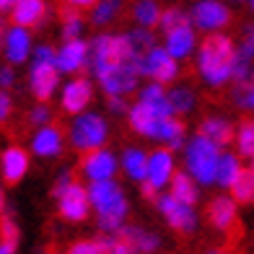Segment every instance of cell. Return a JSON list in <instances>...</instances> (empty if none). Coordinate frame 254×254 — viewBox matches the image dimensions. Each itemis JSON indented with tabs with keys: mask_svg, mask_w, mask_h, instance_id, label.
<instances>
[{
	"mask_svg": "<svg viewBox=\"0 0 254 254\" xmlns=\"http://www.w3.org/2000/svg\"><path fill=\"white\" fill-rule=\"evenodd\" d=\"M194 70L200 80L210 88H223L231 83L236 60V42L223 31L205 34L194 47Z\"/></svg>",
	"mask_w": 254,
	"mask_h": 254,
	"instance_id": "obj_1",
	"label": "cell"
},
{
	"mask_svg": "<svg viewBox=\"0 0 254 254\" xmlns=\"http://www.w3.org/2000/svg\"><path fill=\"white\" fill-rule=\"evenodd\" d=\"M91 210L96 213V226L101 234H117L125 226L127 213H130V202L127 194L120 187L117 179H101V182H88L86 184Z\"/></svg>",
	"mask_w": 254,
	"mask_h": 254,
	"instance_id": "obj_2",
	"label": "cell"
},
{
	"mask_svg": "<svg viewBox=\"0 0 254 254\" xmlns=\"http://www.w3.org/2000/svg\"><path fill=\"white\" fill-rule=\"evenodd\" d=\"M26 86L34 101H52L63 86V73L55 63V47L50 42L34 44V52L26 63Z\"/></svg>",
	"mask_w": 254,
	"mask_h": 254,
	"instance_id": "obj_3",
	"label": "cell"
},
{
	"mask_svg": "<svg viewBox=\"0 0 254 254\" xmlns=\"http://www.w3.org/2000/svg\"><path fill=\"white\" fill-rule=\"evenodd\" d=\"M135 60V52L127 42L125 31H104L99 29L94 37L88 39V75L94 78L101 70H107L112 65L130 63Z\"/></svg>",
	"mask_w": 254,
	"mask_h": 254,
	"instance_id": "obj_4",
	"label": "cell"
},
{
	"mask_svg": "<svg viewBox=\"0 0 254 254\" xmlns=\"http://www.w3.org/2000/svg\"><path fill=\"white\" fill-rule=\"evenodd\" d=\"M109 135H112L109 120L96 109H83L80 114H73L70 122H67L65 140L75 153H86V151L107 145Z\"/></svg>",
	"mask_w": 254,
	"mask_h": 254,
	"instance_id": "obj_5",
	"label": "cell"
},
{
	"mask_svg": "<svg viewBox=\"0 0 254 254\" xmlns=\"http://www.w3.org/2000/svg\"><path fill=\"white\" fill-rule=\"evenodd\" d=\"M221 151L223 148H218L213 140H207L205 135H200V132L190 135L182 145L184 171H187L200 187H210V184H215V166H218Z\"/></svg>",
	"mask_w": 254,
	"mask_h": 254,
	"instance_id": "obj_6",
	"label": "cell"
},
{
	"mask_svg": "<svg viewBox=\"0 0 254 254\" xmlns=\"http://www.w3.org/2000/svg\"><path fill=\"white\" fill-rule=\"evenodd\" d=\"M135 67L137 73H140L143 80H153V83H161V86H171L179 80V73H182V65L171 57L164 47H161V42L153 44L151 50H145L143 55L135 57Z\"/></svg>",
	"mask_w": 254,
	"mask_h": 254,
	"instance_id": "obj_7",
	"label": "cell"
},
{
	"mask_svg": "<svg viewBox=\"0 0 254 254\" xmlns=\"http://www.w3.org/2000/svg\"><path fill=\"white\" fill-rule=\"evenodd\" d=\"M96 99V83L88 73L80 75H67V80L57 91V104H60V112L73 117L80 114L83 109H91V104Z\"/></svg>",
	"mask_w": 254,
	"mask_h": 254,
	"instance_id": "obj_8",
	"label": "cell"
},
{
	"mask_svg": "<svg viewBox=\"0 0 254 254\" xmlns=\"http://www.w3.org/2000/svg\"><path fill=\"white\" fill-rule=\"evenodd\" d=\"M94 83L104 96H127L130 99L137 91V86L143 83V78L135 67V60H130V63H120V65H112L107 70H101L99 75H94Z\"/></svg>",
	"mask_w": 254,
	"mask_h": 254,
	"instance_id": "obj_9",
	"label": "cell"
},
{
	"mask_svg": "<svg viewBox=\"0 0 254 254\" xmlns=\"http://www.w3.org/2000/svg\"><path fill=\"white\" fill-rule=\"evenodd\" d=\"M34 31L26 29V26H18V24H3L0 29V57H3V63H10V65H26L29 57L34 52Z\"/></svg>",
	"mask_w": 254,
	"mask_h": 254,
	"instance_id": "obj_10",
	"label": "cell"
},
{
	"mask_svg": "<svg viewBox=\"0 0 254 254\" xmlns=\"http://www.w3.org/2000/svg\"><path fill=\"white\" fill-rule=\"evenodd\" d=\"M78 174L86 182H101V179H117L120 174V156L112 148L101 145L94 151L80 153L78 158Z\"/></svg>",
	"mask_w": 254,
	"mask_h": 254,
	"instance_id": "obj_11",
	"label": "cell"
},
{
	"mask_svg": "<svg viewBox=\"0 0 254 254\" xmlns=\"http://www.w3.org/2000/svg\"><path fill=\"white\" fill-rule=\"evenodd\" d=\"M190 24L194 26V31L202 34H213V31H223L231 24V8L223 0H197L190 10Z\"/></svg>",
	"mask_w": 254,
	"mask_h": 254,
	"instance_id": "obj_12",
	"label": "cell"
},
{
	"mask_svg": "<svg viewBox=\"0 0 254 254\" xmlns=\"http://www.w3.org/2000/svg\"><path fill=\"white\" fill-rule=\"evenodd\" d=\"M67 140H65V130L60 125H42V127H34V132L29 137V153L37 156L42 161H55L65 153Z\"/></svg>",
	"mask_w": 254,
	"mask_h": 254,
	"instance_id": "obj_13",
	"label": "cell"
},
{
	"mask_svg": "<svg viewBox=\"0 0 254 254\" xmlns=\"http://www.w3.org/2000/svg\"><path fill=\"white\" fill-rule=\"evenodd\" d=\"M158 213L166 218V223L177 231V234H194L197 228V213H194V205L187 202H179L177 197H171L169 192H161L156 202Z\"/></svg>",
	"mask_w": 254,
	"mask_h": 254,
	"instance_id": "obj_14",
	"label": "cell"
},
{
	"mask_svg": "<svg viewBox=\"0 0 254 254\" xmlns=\"http://www.w3.org/2000/svg\"><path fill=\"white\" fill-rule=\"evenodd\" d=\"M55 63L63 75H80L88 70V39H63L60 47H55Z\"/></svg>",
	"mask_w": 254,
	"mask_h": 254,
	"instance_id": "obj_15",
	"label": "cell"
},
{
	"mask_svg": "<svg viewBox=\"0 0 254 254\" xmlns=\"http://www.w3.org/2000/svg\"><path fill=\"white\" fill-rule=\"evenodd\" d=\"M31 169V153L29 148L10 143L0 151V179H3L5 187H13V184L24 182V177Z\"/></svg>",
	"mask_w": 254,
	"mask_h": 254,
	"instance_id": "obj_16",
	"label": "cell"
},
{
	"mask_svg": "<svg viewBox=\"0 0 254 254\" xmlns=\"http://www.w3.org/2000/svg\"><path fill=\"white\" fill-rule=\"evenodd\" d=\"M57 213H60L67 223H83L91 215V202H88V192L83 187V182H73L63 194H57Z\"/></svg>",
	"mask_w": 254,
	"mask_h": 254,
	"instance_id": "obj_17",
	"label": "cell"
},
{
	"mask_svg": "<svg viewBox=\"0 0 254 254\" xmlns=\"http://www.w3.org/2000/svg\"><path fill=\"white\" fill-rule=\"evenodd\" d=\"M164 37V42H161V47H164L171 57H174L177 63H184V60H190V57L194 55V47H197V31H194V26L190 24H179L174 29H169L161 34Z\"/></svg>",
	"mask_w": 254,
	"mask_h": 254,
	"instance_id": "obj_18",
	"label": "cell"
},
{
	"mask_svg": "<svg viewBox=\"0 0 254 254\" xmlns=\"http://www.w3.org/2000/svg\"><path fill=\"white\" fill-rule=\"evenodd\" d=\"M177 171V158L174 151L158 145L153 151H148V166H145V182H151L156 190L164 192L169 187V179L171 174Z\"/></svg>",
	"mask_w": 254,
	"mask_h": 254,
	"instance_id": "obj_19",
	"label": "cell"
},
{
	"mask_svg": "<svg viewBox=\"0 0 254 254\" xmlns=\"http://www.w3.org/2000/svg\"><path fill=\"white\" fill-rule=\"evenodd\" d=\"M50 16H52V8L47 0H18L13 5V10L8 13V21L37 31L42 26H47Z\"/></svg>",
	"mask_w": 254,
	"mask_h": 254,
	"instance_id": "obj_20",
	"label": "cell"
},
{
	"mask_svg": "<svg viewBox=\"0 0 254 254\" xmlns=\"http://www.w3.org/2000/svg\"><path fill=\"white\" fill-rule=\"evenodd\" d=\"M207 221L215 231H231L239 221V210H236V200L228 194H218L207 202Z\"/></svg>",
	"mask_w": 254,
	"mask_h": 254,
	"instance_id": "obj_21",
	"label": "cell"
},
{
	"mask_svg": "<svg viewBox=\"0 0 254 254\" xmlns=\"http://www.w3.org/2000/svg\"><path fill=\"white\" fill-rule=\"evenodd\" d=\"M197 132L205 135L207 140H213L218 148H228L231 143H234L236 125L231 122L228 117H221V114H207V117H202Z\"/></svg>",
	"mask_w": 254,
	"mask_h": 254,
	"instance_id": "obj_22",
	"label": "cell"
},
{
	"mask_svg": "<svg viewBox=\"0 0 254 254\" xmlns=\"http://www.w3.org/2000/svg\"><path fill=\"white\" fill-rule=\"evenodd\" d=\"M184 140H187V125H184V117L171 114V117H164L158 122L153 143H158V145H164V148L177 153V151H182Z\"/></svg>",
	"mask_w": 254,
	"mask_h": 254,
	"instance_id": "obj_23",
	"label": "cell"
},
{
	"mask_svg": "<svg viewBox=\"0 0 254 254\" xmlns=\"http://www.w3.org/2000/svg\"><path fill=\"white\" fill-rule=\"evenodd\" d=\"M145 166H148V151L140 145H125L120 153V171H125V177L130 182L140 184L145 179Z\"/></svg>",
	"mask_w": 254,
	"mask_h": 254,
	"instance_id": "obj_24",
	"label": "cell"
},
{
	"mask_svg": "<svg viewBox=\"0 0 254 254\" xmlns=\"http://www.w3.org/2000/svg\"><path fill=\"white\" fill-rule=\"evenodd\" d=\"M169 194L177 197L179 202H187V205H197L200 200V184L194 182L184 169H177L169 179Z\"/></svg>",
	"mask_w": 254,
	"mask_h": 254,
	"instance_id": "obj_25",
	"label": "cell"
},
{
	"mask_svg": "<svg viewBox=\"0 0 254 254\" xmlns=\"http://www.w3.org/2000/svg\"><path fill=\"white\" fill-rule=\"evenodd\" d=\"M120 234L130 241L137 254H156L158 247H161V236L156 234V231H148L143 226H127L125 223L120 228Z\"/></svg>",
	"mask_w": 254,
	"mask_h": 254,
	"instance_id": "obj_26",
	"label": "cell"
},
{
	"mask_svg": "<svg viewBox=\"0 0 254 254\" xmlns=\"http://www.w3.org/2000/svg\"><path fill=\"white\" fill-rule=\"evenodd\" d=\"M122 10H125V0H96L88 8V24L96 29H107L122 16Z\"/></svg>",
	"mask_w": 254,
	"mask_h": 254,
	"instance_id": "obj_27",
	"label": "cell"
},
{
	"mask_svg": "<svg viewBox=\"0 0 254 254\" xmlns=\"http://www.w3.org/2000/svg\"><path fill=\"white\" fill-rule=\"evenodd\" d=\"M57 16H60V37L63 39H80L86 34V18L80 10L63 3L57 8Z\"/></svg>",
	"mask_w": 254,
	"mask_h": 254,
	"instance_id": "obj_28",
	"label": "cell"
},
{
	"mask_svg": "<svg viewBox=\"0 0 254 254\" xmlns=\"http://www.w3.org/2000/svg\"><path fill=\"white\" fill-rule=\"evenodd\" d=\"M244 169L241 166V158L239 153H231V151H221V156H218V166H215V184L218 187L228 190L231 184H234V179L239 177V171Z\"/></svg>",
	"mask_w": 254,
	"mask_h": 254,
	"instance_id": "obj_29",
	"label": "cell"
},
{
	"mask_svg": "<svg viewBox=\"0 0 254 254\" xmlns=\"http://www.w3.org/2000/svg\"><path fill=\"white\" fill-rule=\"evenodd\" d=\"M166 96H169V104L177 117H187L197 107V94H194L192 86H169Z\"/></svg>",
	"mask_w": 254,
	"mask_h": 254,
	"instance_id": "obj_30",
	"label": "cell"
},
{
	"mask_svg": "<svg viewBox=\"0 0 254 254\" xmlns=\"http://www.w3.org/2000/svg\"><path fill=\"white\" fill-rule=\"evenodd\" d=\"M158 16H161V3H158V0H132L130 18H132L135 26L156 29Z\"/></svg>",
	"mask_w": 254,
	"mask_h": 254,
	"instance_id": "obj_31",
	"label": "cell"
},
{
	"mask_svg": "<svg viewBox=\"0 0 254 254\" xmlns=\"http://www.w3.org/2000/svg\"><path fill=\"white\" fill-rule=\"evenodd\" d=\"M231 197L236 200V205H249L254 202V174L252 169H241L239 177L234 179V184H231Z\"/></svg>",
	"mask_w": 254,
	"mask_h": 254,
	"instance_id": "obj_32",
	"label": "cell"
},
{
	"mask_svg": "<svg viewBox=\"0 0 254 254\" xmlns=\"http://www.w3.org/2000/svg\"><path fill=\"white\" fill-rule=\"evenodd\" d=\"M125 34H127V42H130V47H132L135 57H137V55H143L145 50H151L153 44H158V34H156V29H145V26H135V24H132Z\"/></svg>",
	"mask_w": 254,
	"mask_h": 254,
	"instance_id": "obj_33",
	"label": "cell"
},
{
	"mask_svg": "<svg viewBox=\"0 0 254 254\" xmlns=\"http://www.w3.org/2000/svg\"><path fill=\"white\" fill-rule=\"evenodd\" d=\"M234 143L239 148V156L252 158L254 156V117L241 120L236 127V135H234Z\"/></svg>",
	"mask_w": 254,
	"mask_h": 254,
	"instance_id": "obj_34",
	"label": "cell"
},
{
	"mask_svg": "<svg viewBox=\"0 0 254 254\" xmlns=\"http://www.w3.org/2000/svg\"><path fill=\"white\" fill-rule=\"evenodd\" d=\"M187 21H190V16H187V10H184V8H179V5H166V8H161V16H158L156 29L164 34V31L174 29V26H179V24H187Z\"/></svg>",
	"mask_w": 254,
	"mask_h": 254,
	"instance_id": "obj_35",
	"label": "cell"
},
{
	"mask_svg": "<svg viewBox=\"0 0 254 254\" xmlns=\"http://www.w3.org/2000/svg\"><path fill=\"white\" fill-rule=\"evenodd\" d=\"M231 101H234L239 109L249 112L252 117H254V86L249 83V80L234 83V88H231Z\"/></svg>",
	"mask_w": 254,
	"mask_h": 254,
	"instance_id": "obj_36",
	"label": "cell"
},
{
	"mask_svg": "<svg viewBox=\"0 0 254 254\" xmlns=\"http://www.w3.org/2000/svg\"><path fill=\"white\" fill-rule=\"evenodd\" d=\"M55 122V112L50 107V101H37V104H31L29 112H26V125L31 127H42V125H50Z\"/></svg>",
	"mask_w": 254,
	"mask_h": 254,
	"instance_id": "obj_37",
	"label": "cell"
},
{
	"mask_svg": "<svg viewBox=\"0 0 254 254\" xmlns=\"http://www.w3.org/2000/svg\"><path fill=\"white\" fill-rule=\"evenodd\" d=\"M0 241H5L10 247H18V241H21V228L8 210L0 213Z\"/></svg>",
	"mask_w": 254,
	"mask_h": 254,
	"instance_id": "obj_38",
	"label": "cell"
},
{
	"mask_svg": "<svg viewBox=\"0 0 254 254\" xmlns=\"http://www.w3.org/2000/svg\"><path fill=\"white\" fill-rule=\"evenodd\" d=\"M99 241H101V247L107 249V254H137L132 249V244L120 234V231H117V234H101Z\"/></svg>",
	"mask_w": 254,
	"mask_h": 254,
	"instance_id": "obj_39",
	"label": "cell"
},
{
	"mask_svg": "<svg viewBox=\"0 0 254 254\" xmlns=\"http://www.w3.org/2000/svg\"><path fill=\"white\" fill-rule=\"evenodd\" d=\"M67 254H107L99 239H80L67 247Z\"/></svg>",
	"mask_w": 254,
	"mask_h": 254,
	"instance_id": "obj_40",
	"label": "cell"
},
{
	"mask_svg": "<svg viewBox=\"0 0 254 254\" xmlns=\"http://www.w3.org/2000/svg\"><path fill=\"white\" fill-rule=\"evenodd\" d=\"M16 83H18V67L10 63H0V88L13 91Z\"/></svg>",
	"mask_w": 254,
	"mask_h": 254,
	"instance_id": "obj_41",
	"label": "cell"
},
{
	"mask_svg": "<svg viewBox=\"0 0 254 254\" xmlns=\"http://www.w3.org/2000/svg\"><path fill=\"white\" fill-rule=\"evenodd\" d=\"M104 107L112 117H125L127 107H130V99L127 96H104Z\"/></svg>",
	"mask_w": 254,
	"mask_h": 254,
	"instance_id": "obj_42",
	"label": "cell"
},
{
	"mask_svg": "<svg viewBox=\"0 0 254 254\" xmlns=\"http://www.w3.org/2000/svg\"><path fill=\"white\" fill-rule=\"evenodd\" d=\"M13 112H16L13 94H10V91H3V88H0V125L10 122V117H13Z\"/></svg>",
	"mask_w": 254,
	"mask_h": 254,
	"instance_id": "obj_43",
	"label": "cell"
},
{
	"mask_svg": "<svg viewBox=\"0 0 254 254\" xmlns=\"http://www.w3.org/2000/svg\"><path fill=\"white\" fill-rule=\"evenodd\" d=\"M75 182V174L70 169H63L60 174H57V179H55V184H52V197H57V194H63L70 184Z\"/></svg>",
	"mask_w": 254,
	"mask_h": 254,
	"instance_id": "obj_44",
	"label": "cell"
},
{
	"mask_svg": "<svg viewBox=\"0 0 254 254\" xmlns=\"http://www.w3.org/2000/svg\"><path fill=\"white\" fill-rule=\"evenodd\" d=\"M140 194H143V200H148V202H156V197L161 194V190H156L151 182H140Z\"/></svg>",
	"mask_w": 254,
	"mask_h": 254,
	"instance_id": "obj_45",
	"label": "cell"
},
{
	"mask_svg": "<svg viewBox=\"0 0 254 254\" xmlns=\"http://www.w3.org/2000/svg\"><path fill=\"white\" fill-rule=\"evenodd\" d=\"M65 5H70V8H75V10H80V13H83V10H88L91 5L96 3V0H63Z\"/></svg>",
	"mask_w": 254,
	"mask_h": 254,
	"instance_id": "obj_46",
	"label": "cell"
},
{
	"mask_svg": "<svg viewBox=\"0 0 254 254\" xmlns=\"http://www.w3.org/2000/svg\"><path fill=\"white\" fill-rule=\"evenodd\" d=\"M16 3H18V0H0V16H8Z\"/></svg>",
	"mask_w": 254,
	"mask_h": 254,
	"instance_id": "obj_47",
	"label": "cell"
},
{
	"mask_svg": "<svg viewBox=\"0 0 254 254\" xmlns=\"http://www.w3.org/2000/svg\"><path fill=\"white\" fill-rule=\"evenodd\" d=\"M0 254H16V247L5 244V241H0Z\"/></svg>",
	"mask_w": 254,
	"mask_h": 254,
	"instance_id": "obj_48",
	"label": "cell"
},
{
	"mask_svg": "<svg viewBox=\"0 0 254 254\" xmlns=\"http://www.w3.org/2000/svg\"><path fill=\"white\" fill-rule=\"evenodd\" d=\"M5 210V192H3V187H0V213Z\"/></svg>",
	"mask_w": 254,
	"mask_h": 254,
	"instance_id": "obj_49",
	"label": "cell"
},
{
	"mask_svg": "<svg viewBox=\"0 0 254 254\" xmlns=\"http://www.w3.org/2000/svg\"><path fill=\"white\" fill-rule=\"evenodd\" d=\"M205 254H228V252H223V249H207Z\"/></svg>",
	"mask_w": 254,
	"mask_h": 254,
	"instance_id": "obj_50",
	"label": "cell"
},
{
	"mask_svg": "<svg viewBox=\"0 0 254 254\" xmlns=\"http://www.w3.org/2000/svg\"><path fill=\"white\" fill-rule=\"evenodd\" d=\"M249 83L254 86V65H252V73H249Z\"/></svg>",
	"mask_w": 254,
	"mask_h": 254,
	"instance_id": "obj_51",
	"label": "cell"
},
{
	"mask_svg": "<svg viewBox=\"0 0 254 254\" xmlns=\"http://www.w3.org/2000/svg\"><path fill=\"white\" fill-rule=\"evenodd\" d=\"M249 161H252V164H249V169H252V174H254V156H252Z\"/></svg>",
	"mask_w": 254,
	"mask_h": 254,
	"instance_id": "obj_52",
	"label": "cell"
},
{
	"mask_svg": "<svg viewBox=\"0 0 254 254\" xmlns=\"http://www.w3.org/2000/svg\"><path fill=\"white\" fill-rule=\"evenodd\" d=\"M234 3H247V0H234Z\"/></svg>",
	"mask_w": 254,
	"mask_h": 254,
	"instance_id": "obj_53",
	"label": "cell"
},
{
	"mask_svg": "<svg viewBox=\"0 0 254 254\" xmlns=\"http://www.w3.org/2000/svg\"><path fill=\"white\" fill-rule=\"evenodd\" d=\"M249 3H252V10H254V0H249Z\"/></svg>",
	"mask_w": 254,
	"mask_h": 254,
	"instance_id": "obj_54",
	"label": "cell"
},
{
	"mask_svg": "<svg viewBox=\"0 0 254 254\" xmlns=\"http://www.w3.org/2000/svg\"><path fill=\"white\" fill-rule=\"evenodd\" d=\"M0 29H3V18H0Z\"/></svg>",
	"mask_w": 254,
	"mask_h": 254,
	"instance_id": "obj_55",
	"label": "cell"
}]
</instances>
